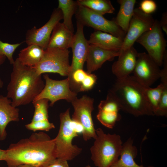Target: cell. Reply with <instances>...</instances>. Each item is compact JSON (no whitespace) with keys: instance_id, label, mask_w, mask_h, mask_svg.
<instances>
[{"instance_id":"cell-6","label":"cell","mask_w":167,"mask_h":167,"mask_svg":"<svg viewBox=\"0 0 167 167\" xmlns=\"http://www.w3.org/2000/svg\"><path fill=\"white\" fill-rule=\"evenodd\" d=\"M136 42L145 48L147 54L160 67L163 65L167 52V42L159 21L155 20L151 28L142 35Z\"/></svg>"},{"instance_id":"cell-16","label":"cell","mask_w":167,"mask_h":167,"mask_svg":"<svg viewBox=\"0 0 167 167\" xmlns=\"http://www.w3.org/2000/svg\"><path fill=\"white\" fill-rule=\"evenodd\" d=\"M138 53L133 46L120 52L118 60L113 63L111 69L117 79L126 78L133 72Z\"/></svg>"},{"instance_id":"cell-27","label":"cell","mask_w":167,"mask_h":167,"mask_svg":"<svg viewBox=\"0 0 167 167\" xmlns=\"http://www.w3.org/2000/svg\"><path fill=\"white\" fill-rule=\"evenodd\" d=\"M49 101L48 99L45 98L32 101L35 110L31 122L48 120Z\"/></svg>"},{"instance_id":"cell-21","label":"cell","mask_w":167,"mask_h":167,"mask_svg":"<svg viewBox=\"0 0 167 167\" xmlns=\"http://www.w3.org/2000/svg\"><path fill=\"white\" fill-rule=\"evenodd\" d=\"M137 151L136 147L133 145L131 138H129L122 144L120 158L110 167H153L151 166L144 167L137 164L134 159Z\"/></svg>"},{"instance_id":"cell-19","label":"cell","mask_w":167,"mask_h":167,"mask_svg":"<svg viewBox=\"0 0 167 167\" xmlns=\"http://www.w3.org/2000/svg\"><path fill=\"white\" fill-rule=\"evenodd\" d=\"M74 34L63 23L58 22L52 31L47 49H68L71 47Z\"/></svg>"},{"instance_id":"cell-15","label":"cell","mask_w":167,"mask_h":167,"mask_svg":"<svg viewBox=\"0 0 167 167\" xmlns=\"http://www.w3.org/2000/svg\"><path fill=\"white\" fill-rule=\"evenodd\" d=\"M96 117L105 126L112 129L117 121L121 118L119 113L120 106L116 99L109 92L105 100L101 101L98 106Z\"/></svg>"},{"instance_id":"cell-11","label":"cell","mask_w":167,"mask_h":167,"mask_svg":"<svg viewBox=\"0 0 167 167\" xmlns=\"http://www.w3.org/2000/svg\"><path fill=\"white\" fill-rule=\"evenodd\" d=\"M155 21L151 15L144 13L139 7L135 8L120 52L133 46L137 39L151 28Z\"/></svg>"},{"instance_id":"cell-7","label":"cell","mask_w":167,"mask_h":167,"mask_svg":"<svg viewBox=\"0 0 167 167\" xmlns=\"http://www.w3.org/2000/svg\"><path fill=\"white\" fill-rule=\"evenodd\" d=\"M94 101L93 98L83 95L71 102L74 109L71 119L82 126V134L85 141L95 139L97 136L92 115L94 109Z\"/></svg>"},{"instance_id":"cell-32","label":"cell","mask_w":167,"mask_h":167,"mask_svg":"<svg viewBox=\"0 0 167 167\" xmlns=\"http://www.w3.org/2000/svg\"><path fill=\"white\" fill-rule=\"evenodd\" d=\"M139 8L144 13L151 15L156 10L157 5L153 0H143L141 2Z\"/></svg>"},{"instance_id":"cell-36","label":"cell","mask_w":167,"mask_h":167,"mask_svg":"<svg viewBox=\"0 0 167 167\" xmlns=\"http://www.w3.org/2000/svg\"><path fill=\"white\" fill-rule=\"evenodd\" d=\"M5 153V150L0 149V161L3 160Z\"/></svg>"},{"instance_id":"cell-22","label":"cell","mask_w":167,"mask_h":167,"mask_svg":"<svg viewBox=\"0 0 167 167\" xmlns=\"http://www.w3.org/2000/svg\"><path fill=\"white\" fill-rule=\"evenodd\" d=\"M120 7L114 21L126 33L133 15L136 0H118Z\"/></svg>"},{"instance_id":"cell-4","label":"cell","mask_w":167,"mask_h":167,"mask_svg":"<svg viewBox=\"0 0 167 167\" xmlns=\"http://www.w3.org/2000/svg\"><path fill=\"white\" fill-rule=\"evenodd\" d=\"M60 126L57 135L54 138L57 158L73 160L81 153L82 148L72 144L73 139L82 133V127L71 118L70 109L59 115Z\"/></svg>"},{"instance_id":"cell-29","label":"cell","mask_w":167,"mask_h":167,"mask_svg":"<svg viewBox=\"0 0 167 167\" xmlns=\"http://www.w3.org/2000/svg\"><path fill=\"white\" fill-rule=\"evenodd\" d=\"M25 126L27 129L34 132L37 131H49L55 128L54 124L50 122L48 120L31 122L25 125Z\"/></svg>"},{"instance_id":"cell-25","label":"cell","mask_w":167,"mask_h":167,"mask_svg":"<svg viewBox=\"0 0 167 167\" xmlns=\"http://www.w3.org/2000/svg\"><path fill=\"white\" fill-rule=\"evenodd\" d=\"M79 6L85 7L93 12L103 15L114 12L115 8L109 0H78Z\"/></svg>"},{"instance_id":"cell-3","label":"cell","mask_w":167,"mask_h":167,"mask_svg":"<svg viewBox=\"0 0 167 167\" xmlns=\"http://www.w3.org/2000/svg\"><path fill=\"white\" fill-rule=\"evenodd\" d=\"M145 88L133 76L129 75L117 79L109 92L124 111L136 117L153 116L146 98Z\"/></svg>"},{"instance_id":"cell-12","label":"cell","mask_w":167,"mask_h":167,"mask_svg":"<svg viewBox=\"0 0 167 167\" xmlns=\"http://www.w3.org/2000/svg\"><path fill=\"white\" fill-rule=\"evenodd\" d=\"M133 77L145 87H150L160 78L161 70L156 62L145 52L138 53L133 71Z\"/></svg>"},{"instance_id":"cell-38","label":"cell","mask_w":167,"mask_h":167,"mask_svg":"<svg viewBox=\"0 0 167 167\" xmlns=\"http://www.w3.org/2000/svg\"><path fill=\"white\" fill-rule=\"evenodd\" d=\"M85 167H91L90 165H87L85 166Z\"/></svg>"},{"instance_id":"cell-14","label":"cell","mask_w":167,"mask_h":167,"mask_svg":"<svg viewBox=\"0 0 167 167\" xmlns=\"http://www.w3.org/2000/svg\"><path fill=\"white\" fill-rule=\"evenodd\" d=\"M76 23L77 30L74 34L71 46L72 51V60L70 72L68 76L69 78L75 71L79 69H83L89 45L84 35V26L77 20Z\"/></svg>"},{"instance_id":"cell-33","label":"cell","mask_w":167,"mask_h":167,"mask_svg":"<svg viewBox=\"0 0 167 167\" xmlns=\"http://www.w3.org/2000/svg\"><path fill=\"white\" fill-rule=\"evenodd\" d=\"M47 167H70L67 161L62 159L57 158Z\"/></svg>"},{"instance_id":"cell-26","label":"cell","mask_w":167,"mask_h":167,"mask_svg":"<svg viewBox=\"0 0 167 167\" xmlns=\"http://www.w3.org/2000/svg\"><path fill=\"white\" fill-rule=\"evenodd\" d=\"M161 83L156 88L146 87L145 94L151 109L154 115L156 112L160 101L163 88Z\"/></svg>"},{"instance_id":"cell-13","label":"cell","mask_w":167,"mask_h":167,"mask_svg":"<svg viewBox=\"0 0 167 167\" xmlns=\"http://www.w3.org/2000/svg\"><path fill=\"white\" fill-rule=\"evenodd\" d=\"M62 19L61 10L58 8L54 9L45 24L39 28L35 26L27 32L25 42L28 45L35 44L45 50L54 27Z\"/></svg>"},{"instance_id":"cell-37","label":"cell","mask_w":167,"mask_h":167,"mask_svg":"<svg viewBox=\"0 0 167 167\" xmlns=\"http://www.w3.org/2000/svg\"><path fill=\"white\" fill-rule=\"evenodd\" d=\"M15 167H37L29 165L24 164L20 165Z\"/></svg>"},{"instance_id":"cell-35","label":"cell","mask_w":167,"mask_h":167,"mask_svg":"<svg viewBox=\"0 0 167 167\" xmlns=\"http://www.w3.org/2000/svg\"><path fill=\"white\" fill-rule=\"evenodd\" d=\"M6 56L0 55V65L2 64L6 59ZM3 85V82L0 77V88H2Z\"/></svg>"},{"instance_id":"cell-34","label":"cell","mask_w":167,"mask_h":167,"mask_svg":"<svg viewBox=\"0 0 167 167\" xmlns=\"http://www.w3.org/2000/svg\"><path fill=\"white\" fill-rule=\"evenodd\" d=\"M159 22L161 28L166 34H167V13L165 12L164 13L161 17L160 21Z\"/></svg>"},{"instance_id":"cell-23","label":"cell","mask_w":167,"mask_h":167,"mask_svg":"<svg viewBox=\"0 0 167 167\" xmlns=\"http://www.w3.org/2000/svg\"><path fill=\"white\" fill-rule=\"evenodd\" d=\"M45 50L37 45H31L21 50L17 58L23 64L34 67L41 61Z\"/></svg>"},{"instance_id":"cell-2","label":"cell","mask_w":167,"mask_h":167,"mask_svg":"<svg viewBox=\"0 0 167 167\" xmlns=\"http://www.w3.org/2000/svg\"><path fill=\"white\" fill-rule=\"evenodd\" d=\"M6 96L17 107L29 104L41 92L45 86L41 75L33 67L23 64L18 58L13 64Z\"/></svg>"},{"instance_id":"cell-18","label":"cell","mask_w":167,"mask_h":167,"mask_svg":"<svg viewBox=\"0 0 167 167\" xmlns=\"http://www.w3.org/2000/svg\"><path fill=\"white\" fill-rule=\"evenodd\" d=\"M11 101L6 96L0 95V140H4L7 133L6 129L12 121H19V109L11 104Z\"/></svg>"},{"instance_id":"cell-20","label":"cell","mask_w":167,"mask_h":167,"mask_svg":"<svg viewBox=\"0 0 167 167\" xmlns=\"http://www.w3.org/2000/svg\"><path fill=\"white\" fill-rule=\"evenodd\" d=\"M123 40L107 32L95 30L91 34L88 42L89 44L105 50L119 51L122 45Z\"/></svg>"},{"instance_id":"cell-9","label":"cell","mask_w":167,"mask_h":167,"mask_svg":"<svg viewBox=\"0 0 167 167\" xmlns=\"http://www.w3.org/2000/svg\"><path fill=\"white\" fill-rule=\"evenodd\" d=\"M75 14L77 20L84 26L90 27L96 30L107 32L123 39L125 36L126 33L114 20H108L85 7L79 5Z\"/></svg>"},{"instance_id":"cell-1","label":"cell","mask_w":167,"mask_h":167,"mask_svg":"<svg viewBox=\"0 0 167 167\" xmlns=\"http://www.w3.org/2000/svg\"><path fill=\"white\" fill-rule=\"evenodd\" d=\"M56 159L54 139L41 131L11 143L5 150L3 161L8 167L24 164L47 167Z\"/></svg>"},{"instance_id":"cell-30","label":"cell","mask_w":167,"mask_h":167,"mask_svg":"<svg viewBox=\"0 0 167 167\" xmlns=\"http://www.w3.org/2000/svg\"><path fill=\"white\" fill-rule=\"evenodd\" d=\"M163 88L161 98L155 115L167 117V82L161 83Z\"/></svg>"},{"instance_id":"cell-28","label":"cell","mask_w":167,"mask_h":167,"mask_svg":"<svg viewBox=\"0 0 167 167\" xmlns=\"http://www.w3.org/2000/svg\"><path fill=\"white\" fill-rule=\"evenodd\" d=\"M23 42L15 44L3 42L0 40V55L6 57L10 63L13 64L14 62L13 55L15 49Z\"/></svg>"},{"instance_id":"cell-24","label":"cell","mask_w":167,"mask_h":167,"mask_svg":"<svg viewBox=\"0 0 167 167\" xmlns=\"http://www.w3.org/2000/svg\"><path fill=\"white\" fill-rule=\"evenodd\" d=\"M76 1L72 0H58V8L62 11L63 21L66 26L72 32L74 28L72 22V17L75 14L79 7Z\"/></svg>"},{"instance_id":"cell-10","label":"cell","mask_w":167,"mask_h":167,"mask_svg":"<svg viewBox=\"0 0 167 167\" xmlns=\"http://www.w3.org/2000/svg\"><path fill=\"white\" fill-rule=\"evenodd\" d=\"M43 77L45 82L44 88L33 101L46 99L50 101L49 105L52 106L59 100L64 99L71 102L77 97V93L71 89L70 79L68 77L59 80L50 78L46 74Z\"/></svg>"},{"instance_id":"cell-5","label":"cell","mask_w":167,"mask_h":167,"mask_svg":"<svg viewBox=\"0 0 167 167\" xmlns=\"http://www.w3.org/2000/svg\"><path fill=\"white\" fill-rule=\"evenodd\" d=\"M96 137L90 151L91 159L97 167H110L119 159L122 147L121 137L105 133L99 128Z\"/></svg>"},{"instance_id":"cell-31","label":"cell","mask_w":167,"mask_h":167,"mask_svg":"<svg viewBox=\"0 0 167 167\" xmlns=\"http://www.w3.org/2000/svg\"><path fill=\"white\" fill-rule=\"evenodd\" d=\"M97 79V76L94 74L88 73L79 86V91L84 92L90 90L96 83Z\"/></svg>"},{"instance_id":"cell-17","label":"cell","mask_w":167,"mask_h":167,"mask_svg":"<svg viewBox=\"0 0 167 167\" xmlns=\"http://www.w3.org/2000/svg\"><path fill=\"white\" fill-rule=\"evenodd\" d=\"M120 51H110L101 49L95 45L89 44L86 61L87 72L91 74L100 68L106 61L113 60L118 57Z\"/></svg>"},{"instance_id":"cell-8","label":"cell","mask_w":167,"mask_h":167,"mask_svg":"<svg viewBox=\"0 0 167 167\" xmlns=\"http://www.w3.org/2000/svg\"><path fill=\"white\" fill-rule=\"evenodd\" d=\"M69 53L68 49H46L41 61L34 67L40 75L53 73L68 76L71 71Z\"/></svg>"}]
</instances>
